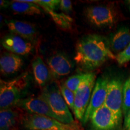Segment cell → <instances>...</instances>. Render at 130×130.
<instances>
[{"label": "cell", "instance_id": "8", "mask_svg": "<svg viewBox=\"0 0 130 130\" xmlns=\"http://www.w3.org/2000/svg\"><path fill=\"white\" fill-rule=\"evenodd\" d=\"M84 14L89 22L98 27H111L116 21L115 11L108 6H89Z\"/></svg>", "mask_w": 130, "mask_h": 130}, {"label": "cell", "instance_id": "23", "mask_svg": "<svg viewBox=\"0 0 130 130\" xmlns=\"http://www.w3.org/2000/svg\"><path fill=\"white\" fill-rule=\"evenodd\" d=\"M116 60L119 65H123L129 62L130 61V44L123 51L118 54L116 56Z\"/></svg>", "mask_w": 130, "mask_h": 130}, {"label": "cell", "instance_id": "21", "mask_svg": "<svg viewBox=\"0 0 130 130\" xmlns=\"http://www.w3.org/2000/svg\"><path fill=\"white\" fill-rule=\"evenodd\" d=\"M130 111V77L123 83L122 113L124 117Z\"/></svg>", "mask_w": 130, "mask_h": 130}, {"label": "cell", "instance_id": "1", "mask_svg": "<svg viewBox=\"0 0 130 130\" xmlns=\"http://www.w3.org/2000/svg\"><path fill=\"white\" fill-rule=\"evenodd\" d=\"M116 57L104 37L97 35L83 37L76 45L74 60L79 67L93 70L100 67L110 59Z\"/></svg>", "mask_w": 130, "mask_h": 130}, {"label": "cell", "instance_id": "9", "mask_svg": "<svg viewBox=\"0 0 130 130\" xmlns=\"http://www.w3.org/2000/svg\"><path fill=\"white\" fill-rule=\"evenodd\" d=\"M90 121L93 130H115L120 123L115 114L104 105L93 113Z\"/></svg>", "mask_w": 130, "mask_h": 130}, {"label": "cell", "instance_id": "13", "mask_svg": "<svg viewBox=\"0 0 130 130\" xmlns=\"http://www.w3.org/2000/svg\"><path fill=\"white\" fill-rule=\"evenodd\" d=\"M6 23L12 34L19 36L29 42L37 39V31L35 26L31 23L18 20H10Z\"/></svg>", "mask_w": 130, "mask_h": 130}, {"label": "cell", "instance_id": "24", "mask_svg": "<svg viewBox=\"0 0 130 130\" xmlns=\"http://www.w3.org/2000/svg\"><path fill=\"white\" fill-rule=\"evenodd\" d=\"M58 7L63 13L67 14L72 11V2L69 0H61Z\"/></svg>", "mask_w": 130, "mask_h": 130}, {"label": "cell", "instance_id": "19", "mask_svg": "<svg viewBox=\"0 0 130 130\" xmlns=\"http://www.w3.org/2000/svg\"><path fill=\"white\" fill-rule=\"evenodd\" d=\"M42 9L50 14L54 22L61 29L64 30H69L72 28L73 20L69 15L63 12L57 13L47 7H42Z\"/></svg>", "mask_w": 130, "mask_h": 130}, {"label": "cell", "instance_id": "26", "mask_svg": "<svg viewBox=\"0 0 130 130\" xmlns=\"http://www.w3.org/2000/svg\"><path fill=\"white\" fill-rule=\"evenodd\" d=\"M0 4H1V7H7V1H2L1 0V1H0Z\"/></svg>", "mask_w": 130, "mask_h": 130}, {"label": "cell", "instance_id": "6", "mask_svg": "<svg viewBox=\"0 0 130 130\" xmlns=\"http://www.w3.org/2000/svg\"><path fill=\"white\" fill-rule=\"evenodd\" d=\"M123 84L121 79H110L104 104V105L115 114L120 122L123 114Z\"/></svg>", "mask_w": 130, "mask_h": 130}, {"label": "cell", "instance_id": "12", "mask_svg": "<svg viewBox=\"0 0 130 130\" xmlns=\"http://www.w3.org/2000/svg\"><path fill=\"white\" fill-rule=\"evenodd\" d=\"M1 43L6 50L17 55H27L32 50V45L30 42L14 34L4 37Z\"/></svg>", "mask_w": 130, "mask_h": 130}, {"label": "cell", "instance_id": "18", "mask_svg": "<svg viewBox=\"0 0 130 130\" xmlns=\"http://www.w3.org/2000/svg\"><path fill=\"white\" fill-rule=\"evenodd\" d=\"M21 117L18 111L12 108L1 110L0 111V130H12L21 122Z\"/></svg>", "mask_w": 130, "mask_h": 130}, {"label": "cell", "instance_id": "14", "mask_svg": "<svg viewBox=\"0 0 130 130\" xmlns=\"http://www.w3.org/2000/svg\"><path fill=\"white\" fill-rule=\"evenodd\" d=\"M24 64L23 60L18 55L12 53H4L0 58V71L4 75L15 74Z\"/></svg>", "mask_w": 130, "mask_h": 130}, {"label": "cell", "instance_id": "25", "mask_svg": "<svg viewBox=\"0 0 130 130\" xmlns=\"http://www.w3.org/2000/svg\"><path fill=\"white\" fill-rule=\"evenodd\" d=\"M124 129L125 130H130V111L126 116H125Z\"/></svg>", "mask_w": 130, "mask_h": 130}, {"label": "cell", "instance_id": "3", "mask_svg": "<svg viewBox=\"0 0 130 130\" xmlns=\"http://www.w3.org/2000/svg\"><path fill=\"white\" fill-rule=\"evenodd\" d=\"M40 96L47 102L54 113L59 119L60 122L65 124L76 123L69 107L61 95L60 89L56 86L46 87Z\"/></svg>", "mask_w": 130, "mask_h": 130}, {"label": "cell", "instance_id": "10", "mask_svg": "<svg viewBox=\"0 0 130 130\" xmlns=\"http://www.w3.org/2000/svg\"><path fill=\"white\" fill-rule=\"evenodd\" d=\"M16 107L25 110L28 113L44 115L60 121L59 119L54 113L47 102L40 95L37 97L22 99L18 103Z\"/></svg>", "mask_w": 130, "mask_h": 130}, {"label": "cell", "instance_id": "2", "mask_svg": "<svg viewBox=\"0 0 130 130\" xmlns=\"http://www.w3.org/2000/svg\"><path fill=\"white\" fill-rule=\"evenodd\" d=\"M28 84V74L23 73L10 81H0V108L1 110L16 107L22 100L23 92Z\"/></svg>", "mask_w": 130, "mask_h": 130}, {"label": "cell", "instance_id": "16", "mask_svg": "<svg viewBox=\"0 0 130 130\" xmlns=\"http://www.w3.org/2000/svg\"><path fill=\"white\" fill-rule=\"evenodd\" d=\"M130 44V29L126 27L120 28L112 36L110 46L112 52L120 53Z\"/></svg>", "mask_w": 130, "mask_h": 130}, {"label": "cell", "instance_id": "15", "mask_svg": "<svg viewBox=\"0 0 130 130\" xmlns=\"http://www.w3.org/2000/svg\"><path fill=\"white\" fill-rule=\"evenodd\" d=\"M32 68L36 82L42 87L47 84L51 77V72L40 57H37L32 62Z\"/></svg>", "mask_w": 130, "mask_h": 130}, {"label": "cell", "instance_id": "22", "mask_svg": "<svg viewBox=\"0 0 130 130\" xmlns=\"http://www.w3.org/2000/svg\"><path fill=\"white\" fill-rule=\"evenodd\" d=\"M60 92L62 95L63 98L66 101L68 107L74 111V101H75V92L72 90H69V89L65 86L64 84L61 85L60 88Z\"/></svg>", "mask_w": 130, "mask_h": 130}, {"label": "cell", "instance_id": "17", "mask_svg": "<svg viewBox=\"0 0 130 130\" xmlns=\"http://www.w3.org/2000/svg\"><path fill=\"white\" fill-rule=\"evenodd\" d=\"M11 9L18 14L35 15L42 13V8L34 3H30L27 0L13 1L10 3Z\"/></svg>", "mask_w": 130, "mask_h": 130}, {"label": "cell", "instance_id": "5", "mask_svg": "<svg viewBox=\"0 0 130 130\" xmlns=\"http://www.w3.org/2000/svg\"><path fill=\"white\" fill-rule=\"evenodd\" d=\"M95 83L96 74L93 72H90L87 79L75 92L74 113L76 118L82 122L89 106Z\"/></svg>", "mask_w": 130, "mask_h": 130}, {"label": "cell", "instance_id": "11", "mask_svg": "<svg viewBox=\"0 0 130 130\" xmlns=\"http://www.w3.org/2000/svg\"><path fill=\"white\" fill-rule=\"evenodd\" d=\"M47 63L51 75L55 78H60L69 74L74 66L72 61L61 53L50 57Z\"/></svg>", "mask_w": 130, "mask_h": 130}, {"label": "cell", "instance_id": "27", "mask_svg": "<svg viewBox=\"0 0 130 130\" xmlns=\"http://www.w3.org/2000/svg\"><path fill=\"white\" fill-rule=\"evenodd\" d=\"M125 4L126 7H128V10H129L130 12V0H127V1H125Z\"/></svg>", "mask_w": 130, "mask_h": 130}, {"label": "cell", "instance_id": "20", "mask_svg": "<svg viewBox=\"0 0 130 130\" xmlns=\"http://www.w3.org/2000/svg\"><path fill=\"white\" fill-rule=\"evenodd\" d=\"M89 73L90 72L80 73V74L71 76V77L68 78L67 80L65 81L64 85L69 90L75 92L78 89L79 86L88 77Z\"/></svg>", "mask_w": 130, "mask_h": 130}, {"label": "cell", "instance_id": "7", "mask_svg": "<svg viewBox=\"0 0 130 130\" xmlns=\"http://www.w3.org/2000/svg\"><path fill=\"white\" fill-rule=\"evenodd\" d=\"M110 79L105 76H102L96 81L89 106L84 115L83 123H86L90 120L93 113L104 105L106 100L108 84Z\"/></svg>", "mask_w": 130, "mask_h": 130}, {"label": "cell", "instance_id": "4", "mask_svg": "<svg viewBox=\"0 0 130 130\" xmlns=\"http://www.w3.org/2000/svg\"><path fill=\"white\" fill-rule=\"evenodd\" d=\"M21 123L30 130H80L77 123L65 124L50 117L36 114L22 115Z\"/></svg>", "mask_w": 130, "mask_h": 130}]
</instances>
